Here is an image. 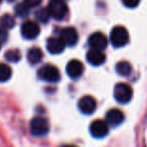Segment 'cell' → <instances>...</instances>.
<instances>
[{
  "label": "cell",
  "mask_w": 147,
  "mask_h": 147,
  "mask_svg": "<svg viewBox=\"0 0 147 147\" xmlns=\"http://www.w3.org/2000/svg\"><path fill=\"white\" fill-rule=\"evenodd\" d=\"M65 45L59 37H51L47 41V49L53 55L61 53L65 49Z\"/></svg>",
  "instance_id": "13"
},
{
  "label": "cell",
  "mask_w": 147,
  "mask_h": 147,
  "mask_svg": "<svg viewBox=\"0 0 147 147\" xmlns=\"http://www.w3.org/2000/svg\"><path fill=\"white\" fill-rule=\"evenodd\" d=\"M49 17H51V15H49V11H47V9H39L38 11L36 12V18L38 19L40 22H47V20L49 19Z\"/></svg>",
  "instance_id": "20"
},
{
  "label": "cell",
  "mask_w": 147,
  "mask_h": 147,
  "mask_svg": "<svg viewBox=\"0 0 147 147\" xmlns=\"http://www.w3.org/2000/svg\"><path fill=\"white\" fill-rule=\"evenodd\" d=\"M90 132L95 138H103L109 132L108 123L102 120H95L90 126Z\"/></svg>",
  "instance_id": "6"
},
{
  "label": "cell",
  "mask_w": 147,
  "mask_h": 147,
  "mask_svg": "<svg viewBox=\"0 0 147 147\" xmlns=\"http://www.w3.org/2000/svg\"><path fill=\"white\" fill-rule=\"evenodd\" d=\"M132 89L127 84H117L114 88V98L120 104H126L132 99Z\"/></svg>",
  "instance_id": "3"
},
{
  "label": "cell",
  "mask_w": 147,
  "mask_h": 147,
  "mask_svg": "<svg viewBox=\"0 0 147 147\" xmlns=\"http://www.w3.org/2000/svg\"><path fill=\"white\" fill-rule=\"evenodd\" d=\"M42 51L37 47H32L27 53V59L31 65H36L42 59Z\"/></svg>",
  "instance_id": "15"
},
{
  "label": "cell",
  "mask_w": 147,
  "mask_h": 147,
  "mask_svg": "<svg viewBox=\"0 0 147 147\" xmlns=\"http://www.w3.org/2000/svg\"><path fill=\"white\" fill-rule=\"evenodd\" d=\"M6 38H7L6 31H5L4 28H1V27H0V42H1V41H5Z\"/></svg>",
  "instance_id": "24"
},
{
  "label": "cell",
  "mask_w": 147,
  "mask_h": 147,
  "mask_svg": "<svg viewBox=\"0 0 147 147\" xmlns=\"http://www.w3.org/2000/svg\"><path fill=\"white\" fill-rule=\"evenodd\" d=\"M15 24V20L12 16L10 15H3L1 18H0V27L4 29H8V28H12Z\"/></svg>",
  "instance_id": "18"
},
{
  "label": "cell",
  "mask_w": 147,
  "mask_h": 147,
  "mask_svg": "<svg viewBox=\"0 0 147 147\" xmlns=\"http://www.w3.org/2000/svg\"><path fill=\"white\" fill-rule=\"evenodd\" d=\"M63 147H76V146H73V145H67V146H63Z\"/></svg>",
  "instance_id": "25"
},
{
  "label": "cell",
  "mask_w": 147,
  "mask_h": 147,
  "mask_svg": "<svg viewBox=\"0 0 147 147\" xmlns=\"http://www.w3.org/2000/svg\"><path fill=\"white\" fill-rule=\"evenodd\" d=\"M28 11H29V7H27L24 3H21V4H18L16 6V14L20 17H25L27 14H28Z\"/></svg>",
  "instance_id": "21"
},
{
  "label": "cell",
  "mask_w": 147,
  "mask_h": 147,
  "mask_svg": "<svg viewBox=\"0 0 147 147\" xmlns=\"http://www.w3.org/2000/svg\"><path fill=\"white\" fill-rule=\"evenodd\" d=\"M41 1L42 0H24V4L26 5L27 7H36V6H38L39 4L41 3Z\"/></svg>",
  "instance_id": "23"
},
{
  "label": "cell",
  "mask_w": 147,
  "mask_h": 147,
  "mask_svg": "<svg viewBox=\"0 0 147 147\" xmlns=\"http://www.w3.org/2000/svg\"><path fill=\"white\" fill-rule=\"evenodd\" d=\"M106 57H105L103 51H99V49H91L90 51L87 53V61L89 63H91L94 67H98L104 63Z\"/></svg>",
  "instance_id": "11"
},
{
  "label": "cell",
  "mask_w": 147,
  "mask_h": 147,
  "mask_svg": "<svg viewBox=\"0 0 147 147\" xmlns=\"http://www.w3.org/2000/svg\"><path fill=\"white\" fill-rule=\"evenodd\" d=\"M1 1H2V0H0V3H1Z\"/></svg>",
  "instance_id": "27"
},
{
  "label": "cell",
  "mask_w": 147,
  "mask_h": 147,
  "mask_svg": "<svg viewBox=\"0 0 147 147\" xmlns=\"http://www.w3.org/2000/svg\"><path fill=\"white\" fill-rule=\"evenodd\" d=\"M59 38L63 41V43L67 47H73L78 41V32L73 27H65V28L61 29Z\"/></svg>",
  "instance_id": "8"
},
{
  "label": "cell",
  "mask_w": 147,
  "mask_h": 147,
  "mask_svg": "<svg viewBox=\"0 0 147 147\" xmlns=\"http://www.w3.org/2000/svg\"><path fill=\"white\" fill-rule=\"evenodd\" d=\"M5 59L10 63H17L20 61L21 53L18 49H10L5 53Z\"/></svg>",
  "instance_id": "19"
},
{
  "label": "cell",
  "mask_w": 147,
  "mask_h": 147,
  "mask_svg": "<svg viewBox=\"0 0 147 147\" xmlns=\"http://www.w3.org/2000/svg\"><path fill=\"white\" fill-rule=\"evenodd\" d=\"M7 1H9V2H13V1H15V0H7Z\"/></svg>",
  "instance_id": "26"
},
{
  "label": "cell",
  "mask_w": 147,
  "mask_h": 147,
  "mask_svg": "<svg viewBox=\"0 0 147 147\" xmlns=\"http://www.w3.org/2000/svg\"><path fill=\"white\" fill-rule=\"evenodd\" d=\"M12 69L9 65L5 63H0V82L4 83L11 78Z\"/></svg>",
  "instance_id": "17"
},
{
  "label": "cell",
  "mask_w": 147,
  "mask_h": 147,
  "mask_svg": "<svg viewBox=\"0 0 147 147\" xmlns=\"http://www.w3.org/2000/svg\"><path fill=\"white\" fill-rule=\"evenodd\" d=\"M38 77L47 83H57L61 79L59 69L51 65H45L38 69Z\"/></svg>",
  "instance_id": "4"
},
{
  "label": "cell",
  "mask_w": 147,
  "mask_h": 147,
  "mask_svg": "<svg viewBox=\"0 0 147 147\" xmlns=\"http://www.w3.org/2000/svg\"><path fill=\"white\" fill-rule=\"evenodd\" d=\"M124 121V114L119 109H111L106 114V122L111 126H118Z\"/></svg>",
  "instance_id": "12"
},
{
  "label": "cell",
  "mask_w": 147,
  "mask_h": 147,
  "mask_svg": "<svg viewBox=\"0 0 147 147\" xmlns=\"http://www.w3.org/2000/svg\"><path fill=\"white\" fill-rule=\"evenodd\" d=\"M110 40L115 47H122L129 41V33L123 26H116L112 29L110 34Z\"/></svg>",
  "instance_id": "1"
},
{
  "label": "cell",
  "mask_w": 147,
  "mask_h": 147,
  "mask_svg": "<svg viewBox=\"0 0 147 147\" xmlns=\"http://www.w3.org/2000/svg\"><path fill=\"white\" fill-rule=\"evenodd\" d=\"M21 34L26 39H33L39 34V26L37 23L27 20L21 25Z\"/></svg>",
  "instance_id": "7"
},
{
  "label": "cell",
  "mask_w": 147,
  "mask_h": 147,
  "mask_svg": "<svg viewBox=\"0 0 147 147\" xmlns=\"http://www.w3.org/2000/svg\"><path fill=\"white\" fill-rule=\"evenodd\" d=\"M89 45L91 49L103 51L108 45V39L102 32H95L89 37Z\"/></svg>",
  "instance_id": "10"
},
{
  "label": "cell",
  "mask_w": 147,
  "mask_h": 147,
  "mask_svg": "<svg viewBox=\"0 0 147 147\" xmlns=\"http://www.w3.org/2000/svg\"><path fill=\"white\" fill-rule=\"evenodd\" d=\"M47 9L55 19H63L67 13V6L63 0H51Z\"/></svg>",
  "instance_id": "2"
},
{
  "label": "cell",
  "mask_w": 147,
  "mask_h": 147,
  "mask_svg": "<svg viewBox=\"0 0 147 147\" xmlns=\"http://www.w3.org/2000/svg\"><path fill=\"white\" fill-rule=\"evenodd\" d=\"M140 0H122L123 4L128 8H135L139 4Z\"/></svg>",
  "instance_id": "22"
},
{
  "label": "cell",
  "mask_w": 147,
  "mask_h": 147,
  "mask_svg": "<svg viewBox=\"0 0 147 147\" xmlns=\"http://www.w3.org/2000/svg\"><path fill=\"white\" fill-rule=\"evenodd\" d=\"M116 71L118 75L123 77H127L129 76L132 71V67H131V65L128 63V61H119L116 65Z\"/></svg>",
  "instance_id": "16"
},
{
  "label": "cell",
  "mask_w": 147,
  "mask_h": 147,
  "mask_svg": "<svg viewBox=\"0 0 147 147\" xmlns=\"http://www.w3.org/2000/svg\"><path fill=\"white\" fill-rule=\"evenodd\" d=\"M49 130L47 121L42 117H35L30 122V131L35 136H45Z\"/></svg>",
  "instance_id": "5"
},
{
  "label": "cell",
  "mask_w": 147,
  "mask_h": 147,
  "mask_svg": "<svg viewBox=\"0 0 147 147\" xmlns=\"http://www.w3.org/2000/svg\"><path fill=\"white\" fill-rule=\"evenodd\" d=\"M79 109L82 113L86 115H91L95 112L97 108V103L93 97L91 96H85L79 101Z\"/></svg>",
  "instance_id": "9"
},
{
  "label": "cell",
  "mask_w": 147,
  "mask_h": 147,
  "mask_svg": "<svg viewBox=\"0 0 147 147\" xmlns=\"http://www.w3.org/2000/svg\"><path fill=\"white\" fill-rule=\"evenodd\" d=\"M84 71V65L78 59H73L69 61L67 65V73L71 78H79Z\"/></svg>",
  "instance_id": "14"
}]
</instances>
